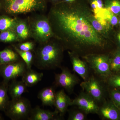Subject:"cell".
I'll list each match as a JSON object with an SVG mask.
<instances>
[{
	"instance_id": "7a4b0ae2",
	"label": "cell",
	"mask_w": 120,
	"mask_h": 120,
	"mask_svg": "<svg viewBox=\"0 0 120 120\" xmlns=\"http://www.w3.org/2000/svg\"><path fill=\"white\" fill-rule=\"evenodd\" d=\"M65 50L54 38L39 44L34 51V65L41 70H52L61 68Z\"/></svg>"
},
{
	"instance_id": "7402d4cb",
	"label": "cell",
	"mask_w": 120,
	"mask_h": 120,
	"mask_svg": "<svg viewBox=\"0 0 120 120\" xmlns=\"http://www.w3.org/2000/svg\"><path fill=\"white\" fill-rule=\"evenodd\" d=\"M17 20L16 18H12L6 15L0 16V31L9 30L14 31Z\"/></svg>"
},
{
	"instance_id": "277c9868",
	"label": "cell",
	"mask_w": 120,
	"mask_h": 120,
	"mask_svg": "<svg viewBox=\"0 0 120 120\" xmlns=\"http://www.w3.org/2000/svg\"><path fill=\"white\" fill-rule=\"evenodd\" d=\"M45 8L42 0H4L5 11L13 15L43 11Z\"/></svg>"
},
{
	"instance_id": "ffe728a7",
	"label": "cell",
	"mask_w": 120,
	"mask_h": 120,
	"mask_svg": "<svg viewBox=\"0 0 120 120\" xmlns=\"http://www.w3.org/2000/svg\"><path fill=\"white\" fill-rule=\"evenodd\" d=\"M94 16L95 17H101L105 20L112 27L118 24L119 16L115 15L105 8Z\"/></svg>"
},
{
	"instance_id": "5bb4252c",
	"label": "cell",
	"mask_w": 120,
	"mask_h": 120,
	"mask_svg": "<svg viewBox=\"0 0 120 120\" xmlns=\"http://www.w3.org/2000/svg\"><path fill=\"white\" fill-rule=\"evenodd\" d=\"M72 100L66 94L64 89L56 92L54 106L60 116L63 117L68 110V106H71Z\"/></svg>"
},
{
	"instance_id": "83f0119b",
	"label": "cell",
	"mask_w": 120,
	"mask_h": 120,
	"mask_svg": "<svg viewBox=\"0 0 120 120\" xmlns=\"http://www.w3.org/2000/svg\"><path fill=\"white\" fill-rule=\"evenodd\" d=\"M108 92L110 100L120 111V90L108 88Z\"/></svg>"
},
{
	"instance_id": "e575fe53",
	"label": "cell",
	"mask_w": 120,
	"mask_h": 120,
	"mask_svg": "<svg viewBox=\"0 0 120 120\" xmlns=\"http://www.w3.org/2000/svg\"><path fill=\"white\" fill-rule=\"evenodd\" d=\"M118 72H120V70H119V71H118Z\"/></svg>"
},
{
	"instance_id": "4dcf8cb0",
	"label": "cell",
	"mask_w": 120,
	"mask_h": 120,
	"mask_svg": "<svg viewBox=\"0 0 120 120\" xmlns=\"http://www.w3.org/2000/svg\"><path fill=\"white\" fill-rule=\"evenodd\" d=\"M20 50L23 51H34L35 49V44L33 42L27 41L19 43L15 45Z\"/></svg>"
},
{
	"instance_id": "d6a6232c",
	"label": "cell",
	"mask_w": 120,
	"mask_h": 120,
	"mask_svg": "<svg viewBox=\"0 0 120 120\" xmlns=\"http://www.w3.org/2000/svg\"><path fill=\"white\" fill-rule=\"evenodd\" d=\"M64 2H74L75 0H64Z\"/></svg>"
},
{
	"instance_id": "d4e9b609",
	"label": "cell",
	"mask_w": 120,
	"mask_h": 120,
	"mask_svg": "<svg viewBox=\"0 0 120 120\" xmlns=\"http://www.w3.org/2000/svg\"><path fill=\"white\" fill-rule=\"evenodd\" d=\"M0 42L9 43L20 41L17 34L15 31L9 30L1 32Z\"/></svg>"
},
{
	"instance_id": "d6986e66",
	"label": "cell",
	"mask_w": 120,
	"mask_h": 120,
	"mask_svg": "<svg viewBox=\"0 0 120 120\" xmlns=\"http://www.w3.org/2000/svg\"><path fill=\"white\" fill-rule=\"evenodd\" d=\"M27 87L22 80H13L9 88V93L12 98H16L22 97L23 94L27 91Z\"/></svg>"
},
{
	"instance_id": "8fae6325",
	"label": "cell",
	"mask_w": 120,
	"mask_h": 120,
	"mask_svg": "<svg viewBox=\"0 0 120 120\" xmlns=\"http://www.w3.org/2000/svg\"><path fill=\"white\" fill-rule=\"evenodd\" d=\"M102 120H120V111L111 100L105 99L99 105L98 113Z\"/></svg>"
},
{
	"instance_id": "30bf717a",
	"label": "cell",
	"mask_w": 120,
	"mask_h": 120,
	"mask_svg": "<svg viewBox=\"0 0 120 120\" xmlns=\"http://www.w3.org/2000/svg\"><path fill=\"white\" fill-rule=\"evenodd\" d=\"M2 76L6 81L22 77L26 71V66L22 60H20L8 64L1 65Z\"/></svg>"
},
{
	"instance_id": "4fadbf2b",
	"label": "cell",
	"mask_w": 120,
	"mask_h": 120,
	"mask_svg": "<svg viewBox=\"0 0 120 120\" xmlns=\"http://www.w3.org/2000/svg\"><path fill=\"white\" fill-rule=\"evenodd\" d=\"M63 117L60 116L56 110L52 112L49 110L41 109L36 106L31 109L28 120H60Z\"/></svg>"
},
{
	"instance_id": "44dd1931",
	"label": "cell",
	"mask_w": 120,
	"mask_h": 120,
	"mask_svg": "<svg viewBox=\"0 0 120 120\" xmlns=\"http://www.w3.org/2000/svg\"><path fill=\"white\" fill-rule=\"evenodd\" d=\"M13 49L15 50L22 60L24 61L26 66L27 69L31 68L34 65V53L33 51H23L20 50L15 45H13Z\"/></svg>"
},
{
	"instance_id": "d590c367",
	"label": "cell",
	"mask_w": 120,
	"mask_h": 120,
	"mask_svg": "<svg viewBox=\"0 0 120 120\" xmlns=\"http://www.w3.org/2000/svg\"><path fill=\"white\" fill-rule=\"evenodd\" d=\"M54 1H58L59 0H53Z\"/></svg>"
},
{
	"instance_id": "4316f807",
	"label": "cell",
	"mask_w": 120,
	"mask_h": 120,
	"mask_svg": "<svg viewBox=\"0 0 120 120\" xmlns=\"http://www.w3.org/2000/svg\"><path fill=\"white\" fill-rule=\"evenodd\" d=\"M87 115L85 112L77 107V109L69 110L68 120H86Z\"/></svg>"
},
{
	"instance_id": "52a82bcc",
	"label": "cell",
	"mask_w": 120,
	"mask_h": 120,
	"mask_svg": "<svg viewBox=\"0 0 120 120\" xmlns=\"http://www.w3.org/2000/svg\"><path fill=\"white\" fill-rule=\"evenodd\" d=\"M6 108L8 116L12 120H28L32 109L28 99L21 97L8 102Z\"/></svg>"
},
{
	"instance_id": "836d02e7",
	"label": "cell",
	"mask_w": 120,
	"mask_h": 120,
	"mask_svg": "<svg viewBox=\"0 0 120 120\" xmlns=\"http://www.w3.org/2000/svg\"><path fill=\"white\" fill-rule=\"evenodd\" d=\"M118 25H119V26H120V17H119V21H118Z\"/></svg>"
},
{
	"instance_id": "2e32d148",
	"label": "cell",
	"mask_w": 120,
	"mask_h": 120,
	"mask_svg": "<svg viewBox=\"0 0 120 120\" xmlns=\"http://www.w3.org/2000/svg\"><path fill=\"white\" fill-rule=\"evenodd\" d=\"M43 76L42 72H38L31 68L27 69L22 77V80L27 87H30L41 82Z\"/></svg>"
},
{
	"instance_id": "9c48e42d",
	"label": "cell",
	"mask_w": 120,
	"mask_h": 120,
	"mask_svg": "<svg viewBox=\"0 0 120 120\" xmlns=\"http://www.w3.org/2000/svg\"><path fill=\"white\" fill-rule=\"evenodd\" d=\"M71 106H77L87 114H98L99 108L98 102L83 90L74 99L72 100Z\"/></svg>"
},
{
	"instance_id": "484cf974",
	"label": "cell",
	"mask_w": 120,
	"mask_h": 120,
	"mask_svg": "<svg viewBox=\"0 0 120 120\" xmlns=\"http://www.w3.org/2000/svg\"><path fill=\"white\" fill-rule=\"evenodd\" d=\"M104 7L117 16H120V0H104Z\"/></svg>"
},
{
	"instance_id": "f1b7e54d",
	"label": "cell",
	"mask_w": 120,
	"mask_h": 120,
	"mask_svg": "<svg viewBox=\"0 0 120 120\" xmlns=\"http://www.w3.org/2000/svg\"><path fill=\"white\" fill-rule=\"evenodd\" d=\"M88 4L94 15L104 8V3L102 0H87Z\"/></svg>"
},
{
	"instance_id": "6da1fadb",
	"label": "cell",
	"mask_w": 120,
	"mask_h": 120,
	"mask_svg": "<svg viewBox=\"0 0 120 120\" xmlns=\"http://www.w3.org/2000/svg\"><path fill=\"white\" fill-rule=\"evenodd\" d=\"M94 15L87 0H75L55 5L47 16L54 38L65 50L82 58L92 54H109L111 39L95 29L91 23Z\"/></svg>"
},
{
	"instance_id": "9a60e30c",
	"label": "cell",
	"mask_w": 120,
	"mask_h": 120,
	"mask_svg": "<svg viewBox=\"0 0 120 120\" xmlns=\"http://www.w3.org/2000/svg\"><path fill=\"white\" fill-rule=\"evenodd\" d=\"M56 93L53 86L47 87L40 91L38 98L43 106H52L54 105Z\"/></svg>"
},
{
	"instance_id": "8d00e7d4",
	"label": "cell",
	"mask_w": 120,
	"mask_h": 120,
	"mask_svg": "<svg viewBox=\"0 0 120 120\" xmlns=\"http://www.w3.org/2000/svg\"></svg>"
},
{
	"instance_id": "5b68a950",
	"label": "cell",
	"mask_w": 120,
	"mask_h": 120,
	"mask_svg": "<svg viewBox=\"0 0 120 120\" xmlns=\"http://www.w3.org/2000/svg\"><path fill=\"white\" fill-rule=\"evenodd\" d=\"M87 63L89 68L101 79L112 75L110 67L109 54H92L82 57Z\"/></svg>"
},
{
	"instance_id": "cb8c5ba5",
	"label": "cell",
	"mask_w": 120,
	"mask_h": 120,
	"mask_svg": "<svg viewBox=\"0 0 120 120\" xmlns=\"http://www.w3.org/2000/svg\"><path fill=\"white\" fill-rule=\"evenodd\" d=\"M110 67L113 73L119 71L120 68V49L117 48L112 56H110Z\"/></svg>"
},
{
	"instance_id": "7c38bea8",
	"label": "cell",
	"mask_w": 120,
	"mask_h": 120,
	"mask_svg": "<svg viewBox=\"0 0 120 120\" xmlns=\"http://www.w3.org/2000/svg\"><path fill=\"white\" fill-rule=\"evenodd\" d=\"M73 71L79 75L84 81H86L90 76V68L87 62L81 60L80 57L75 53L68 51Z\"/></svg>"
},
{
	"instance_id": "ac0fdd59",
	"label": "cell",
	"mask_w": 120,
	"mask_h": 120,
	"mask_svg": "<svg viewBox=\"0 0 120 120\" xmlns=\"http://www.w3.org/2000/svg\"><path fill=\"white\" fill-rule=\"evenodd\" d=\"M19 55L11 49L7 48L0 51V66L20 60Z\"/></svg>"
},
{
	"instance_id": "e0dca14e",
	"label": "cell",
	"mask_w": 120,
	"mask_h": 120,
	"mask_svg": "<svg viewBox=\"0 0 120 120\" xmlns=\"http://www.w3.org/2000/svg\"><path fill=\"white\" fill-rule=\"evenodd\" d=\"M20 42L26 40L30 37V28L28 21L18 19L14 28Z\"/></svg>"
},
{
	"instance_id": "8992f818",
	"label": "cell",
	"mask_w": 120,
	"mask_h": 120,
	"mask_svg": "<svg viewBox=\"0 0 120 120\" xmlns=\"http://www.w3.org/2000/svg\"><path fill=\"white\" fill-rule=\"evenodd\" d=\"M80 86L83 91L90 95L99 104H101L106 99L108 88L100 77L98 78L94 75H90L88 79L80 84Z\"/></svg>"
},
{
	"instance_id": "1f68e13d",
	"label": "cell",
	"mask_w": 120,
	"mask_h": 120,
	"mask_svg": "<svg viewBox=\"0 0 120 120\" xmlns=\"http://www.w3.org/2000/svg\"><path fill=\"white\" fill-rule=\"evenodd\" d=\"M115 42L117 46V48L120 49V28L114 34Z\"/></svg>"
},
{
	"instance_id": "ba28073f",
	"label": "cell",
	"mask_w": 120,
	"mask_h": 120,
	"mask_svg": "<svg viewBox=\"0 0 120 120\" xmlns=\"http://www.w3.org/2000/svg\"><path fill=\"white\" fill-rule=\"evenodd\" d=\"M62 71L60 73L55 74V84L57 86L62 87L69 94H72L76 85L79 83V77L71 73L67 68H61Z\"/></svg>"
},
{
	"instance_id": "603a6c76",
	"label": "cell",
	"mask_w": 120,
	"mask_h": 120,
	"mask_svg": "<svg viewBox=\"0 0 120 120\" xmlns=\"http://www.w3.org/2000/svg\"><path fill=\"white\" fill-rule=\"evenodd\" d=\"M101 79L109 88H116L120 90V72L112 73L110 75Z\"/></svg>"
},
{
	"instance_id": "3957f363",
	"label": "cell",
	"mask_w": 120,
	"mask_h": 120,
	"mask_svg": "<svg viewBox=\"0 0 120 120\" xmlns=\"http://www.w3.org/2000/svg\"><path fill=\"white\" fill-rule=\"evenodd\" d=\"M27 21L31 38L36 42H46L54 38L53 32L48 17L43 15H37L28 18Z\"/></svg>"
},
{
	"instance_id": "f546056e",
	"label": "cell",
	"mask_w": 120,
	"mask_h": 120,
	"mask_svg": "<svg viewBox=\"0 0 120 120\" xmlns=\"http://www.w3.org/2000/svg\"><path fill=\"white\" fill-rule=\"evenodd\" d=\"M7 89L4 87H0V109H4L8 103Z\"/></svg>"
}]
</instances>
